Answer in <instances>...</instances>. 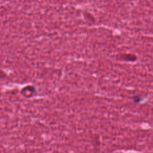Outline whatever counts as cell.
<instances>
[{
	"label": "cell",
	"instance_id": "cell-1",
	"mask_svg": "<svg viewBox=\"0 0 153 153\" xmlns=\"http://www.w3.org/2000/svg\"><path fill=\"white\" fill-rule=\"evenodd\" d=\"M140 99H141V97L139 96H136L133 97V100L135 102H139L140 100Z\"/></svg>",
	"mask_w": 153,
	"mask_h": 153
}]
</instances>
